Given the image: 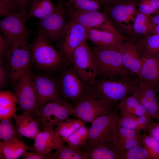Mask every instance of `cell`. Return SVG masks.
<instances>
[{
  "instance_id": "1",
  "label": "cell",
  "mask_w": 159,
  "mask_h": 159,
  "mask_svg": "<svg viewBox=\"0 0 159 159\" xmlns=\"http://www.w3.org/2000/svg\"><path fill=\"white\" fill-rule=\"evenodd\" d=\"M94 60L96 78L132 82L138 77L124 66L119 50L95 46L90 47Z\"/></svg>"
},
{
  "instance_id": "2",
  "label": "cell",
  "mask_w": 159,
  "mask_h": 159,
  "mask_svg": "<svg viewBox=\"0 0 159 159\" xmlns=\"http://www.w3.org/2000/svg\"><path fill=\"white\" fill-rule=\"evenodd\" d=\"M140 80L128 82L117 80L96 78L86 85L87 92L104 104L112 107L132 95L136 90Z\"/></svg>"
},
{
  "instance_id": "3",
  "label": "cell",
  "mask_w": 159,
  "mask_h": 159,
  "mask_svg": "<svg viewBox=\"0 0 159 159\" xmlns=\"http://www.w3.org/2000/svg\"><path fill=\"white\" fill-rule=\"evenodd\" d=\"M29 46L32 63L37 70L55 74L69 64L61 52L39 32Z\"/></svg>"
},
{
  "instance_id": "4",
  "label": "cell",
  "mask_w": 159,
  "mask_h": 159,
  "mask_svg": "<svg viewBox=\"0 0 159 159\" xmlns=\"http://www.w3.org/2000/svg\"><path fill=\"white\" fill-rule=\"evenodd\" d=\"M74 106L64 99L47 102L38 107L34 117L40 130L57 126L72 115Z\"/></svg>"
},
{
  "instance_id": "5",
  "label": "cell",
  "mask_w": 159,
  "mask_h": 159,
  "mask_svg": "<svg viewBox=\"0 0 159 159\" xmlns=\"http://www.w3.org/2000/svg\"><path fill=\"white\" fill-rule=\"evenodd\" d=\"M55 74L62 98L74 106L87 92L86 84L70 63Z\"/></svg>"
},
{
  "instance_id": "6",
  "label": "cell",
  "mask_w": 159,
  "mask_h": 159,
  "mask_svg": "<svg viewBox=\"0 0 159 159\" xmlns=\"http://www.w3.org/2000/svg\"><path fill=\"white\" fill-rule=\"evenodd\" d=\"M66 2L58 0L53 11L37 23L38 32L50 42H59L69 21Z\"/></svg>"
},
{
  "instance_id": "7",
  "label": "cell",
  "mask_w": 159,
  "mask_h": 159,
  "mask_svg": "<svg viewBox=\"0 0 159 159\" xmlns=\"http://www.w3.org/2000/svg\"><path fill=\"white\" fill-rule=\"evenodd\" d=\"M119 116L118 110L116 107L108 113L95 120L89 128V138L85 147L92 148L115 142V129Z\"/></svg>"
},
{
  "instance_id": "8",
  "label": "cell",
  "mask_w": 159,
  "mask_h": 159,
  "mask_svg": "<svg viewBox=\"0 0 159 159\" xmlns=\"http://www.w3.org/2000/svg\"><path fill=\"white\" fill-rule=\"evenodd\" d=\"M27 19V16L14 13L0 21V32L9 48L8 56L14 49L19 47L32 33V31L26 26Z\"/></svg>"
},
{
  "instance_id": "9",
  "label": "cell",
  "mask_w": 159,
  "mask_h": 159,
  "mask_svg": "<svg viewBox=\"0 0 159 159\" xmlns=\"http://www.w3.org/2000/svg\"><path fill=\"white\" fill-rule=\"evenodd\" d=\"M139 0H118L103 8V11L118 32L123 35L138 12Z\"/></svg>"
},
{
  "instance_id": "10",
  "label": "cell",
  "mask_w": 159,
  "mask_h": 159,
  "mask_svg": "<svg viewBox=\"0 0 159 159\" xmlns=\"http://www.w3.org/2000/svg\"><path fill=\"white\" fill-rule=\"evenodd\" d=\"M39 70L32 72V77L37 102V107L51 100L63 99L59 85L53 74Z\"/></svg>"
},
{
  "instance_id": "11",
  "label": "cell",
  "mask_w": 159,
  "mask_h": 159,
  "mask_svg": "<svg viewBox=\"0 0 159 159\" xmlns=\"http://www.w3.org/2000/svg\"><path fill=\"white\" fill-rule=\"evenodd\" d=\"M32 72L30 68L23 72L15 85L14 94L18 108L22 113H30L33 116L37 106Z\"/></svg>"
},
{
  "instance_id": "12",
  "label": "cell",
  "mask_w": 159,
  "mask_h": 159,
  "mask_svg": "<svg viewBox=\"0 0 159 159\" xmlns=\"http://www.w3.org/2000/svg\"><path fill=\"white\" fill-rule=\"evenodd\" d=\"M69 63L86 85L95 81L96 76L94 60L91 48L86 41L74 51Z\"/></svg>"
},
{
  "instance_id": "13",
  "label": "cell",
  "mask_w": 159,
  "mask_h": 159,
  "mask_svg": "<svg viewBox=\"0 0 159 159\" xmlns=\"http://www.w3.org/2000/svg\"><path fill=\"white\" fill-rule=\"evenodd\" d=\"M87 39V28L69 18L59 45V51L68 63H70L74 51Z\"/></svg>"
},
{
  "instance_id": "14",
  "label": "cell",
  "mask_w": 159,
  "mask_h": 159,
  "mask_svg": "<svg viewBox=\"0 0 159 159\" xmlns=\"http://www.w3.org/2000/svg\"><path fill=\"white\" fill-rule=\"evenodd\" d=\"M9 72V80L15 85L24 71L31 68L32 61L27 37L19 48L14 49L6 58Z\"/></svg>"
},
{
  "instance_id": "15",
  "label": "cell",
  "mask_w": 159,
  "mask_h": 159,
  "mask_svg": "<svg viewBox=\"0 0 159 159\" xmlns=\"http://www.w3.org/2000/svg\"><path fill=\"white\" fill-rule=\"evenodd\" d=\"M115 107L104 104L87 92L74 106L72 115L85 122L92 123L97 118L109 112Z\"/></svg>"
},
{
  "instance_id": "16",
  "label": "cell",
  "mask_w": 159,
  "mask_h": 159,
  "mask_svg": "<svg viewBox=\"0 0 159 159\" xmlns=\"http://www.w3.org/2000/svg\"><path fill=\"white\" fill-rule=\"evenodd\" d=\"M67 9L70 19L87 28L105 29L114 27L103 11Z\"/></svg>"
},
{
  "instance_id": "17",
  "label": "cell",
  "mask_w": 159,
  "mask_h": 159,
  "mask_svg": "<svg viewBox=\"0 0 159 159\" xmlns=\"http://www.w3.org/2000/svg\"><path fill=\"white\" fill-rule=\"evenodd\" d=\"M87 29V39L96 46L119 50L126 38L115 27L106 29Z\"/></svg>"
},
{
  "instance_id": "18",
  "label": "cell",
  "mask_w": 159,
  "mask_h": 159,
  "mask_svg": "<svg viewBox=\"0 0 159 159\" xmlns=\"http://www.w3.org/2000/svg\"><path fill=\"white\" fill-rule=\"evenodd\" d=\"M133 95L143 105L150 116L159 122V95L155 86L140 81Z\"/></svg>"
},
{
  "instance_id": "19",
  "label": "cell",
  "mask_w": 159,
  "mask_h": 159,
  "mask_svg": "<svg viewBox=\"0 0 159 159\" xmlns=\"http://www.w3.org/2000/svg\"><path fill=\"white\" fill-rule=\"evenodd\" d=\"M34 140V143L29 150L47 154L51 153L60 145L65 143L61 138L55 135L53 127L40 130Z\"/></svg>"
},
{
  "instance_id": "20",
  "label": "cell",
  "mask_w": 159,
  "mask_h": 159,
  "mask_svg": "<svg viewBox=\"0 0 159 159\" xmlns=\"http://www.w3.org/2000/svg\"><path fill=\"white\" fill-rule=\"evenodd\" d=\"M119 50L125 66L139 79L143 60L137 47L132 41L126 38Z\"/></svg>"
},
{
  "instance_id": "21",
  "label": "cell",
  "mask_w": 159,
  "mask_h": 159,
  "mask_svg": "<svg viewBox=\"0 0 159 159\" xmlns=\"http://www.w3.org/2000/svg\"><path fill=\"white\" fill-rule=\"evenodd\" d=\"M144 132L118 125L116 127L115 143L121 151L132 148L138 145H143L142 138Z\"/></svg>"
},
{
  "instance_id": "22",
  "label": "cell",
  "mask_w": 159,
  "mask_h": 159,
  "mask_svg": "<svg viewBox=\"0 0 159 159\" xmlns=\"http://www.w3.org/2000/svg\"><path fill=\"white\" fill-rule=\"evenodd\" d=\"M141 58L139 79L155 86L159 80V54L144 55Z\"/></svg>"
},
{
  "instance_id": "23",
  "label": "cell",
  "mask_w": 159,
  "mask_h": 159,
  "mask_svg": "<svg viewBox=\"0 0 159 159\" xmlns=\"http://www.w3.org/2000/svg\"><path fill=\"white\" fill-rule=\"evenodd\" d=\"M154 25L150 16L138 11L133 23L124 36L132 41L139 38L146 37L151 34Z\"/></svg>"
},
{
  "instance_id": "24",
  "label": "cell",
  "mask_w": 159,
  "mask_h": 159,
  "mask_svg": "<svg viewBox=\"0 0 159 159\" xmlns=\"http://www.w3.org/2000/svg\"><path fill=\"white\" fill-rule=\"evenodd\" d=\"M17 131L19 135L30 139H34L40 130L38 122L32 114L25 112L12 117Z\"/></svg>"
},
{
  "instance_id": "25",
  "label": "cell",
  "mask_w": 159,
  "mask_h": 159,
  "mask_svg": "<svg viewBox=\"0 0 159 159\" xmlns=\"http://www.w3.org/2000/svg\"><path fill=\"white\" fill-rule=\"evenodd\" d=\"M30 146L25 144L20 138L14 137L0 142V159H16L22 156Z\"/></svg>"
},
{
  "instance_id": "26",
  "label": "cell",
  "mask_w": 159,
  "mask_h": 159,
  "mask_svg": "<svg viewBox=\"0 0 159 159\" xmlns=\"http://www.w3.org/2000/svg\"><path fill=\"white\" fill-rule=\"evenodd\" d=\"M85 159H120V151L115 142H109L82 150Z\"/></svg>"
},
{
  "instance_id": "27",
  "label": "cell",
  "mask_w": 159,
  "mask_h": 159,
  "mask_svg": "<svg viewBox=\"0 0 159 159\" xmlns=\"http://www.w3.org/2000/svg\"><path fill=\"white\" fill-rule=\"evenodd\" d=\"M154 122L153 119L148 115L122 116L119 115L117 124L123 127L147 133Z\"/></svg>"
},
{
  "instance_id": "28",
  "label": "cell",
  "mask_w": 159,
  "mask_h": 159,
  "mask_svg": "<svg viewBox=\"0 0 159 159\" xmlns=\"http://www.w3.org/2000/svg\"><path fill=\"white\" fill-rule=\"evenodd\" d=\"M120 116H149L145 108L133 95L120 101L116 106Z\"/></svg>"
},
{
  "instance_id": "29",
  "label": "cell",
  "mask_w": 159,
  "mask_h": 159,
  "mask_svg": "<svg viewBox=\"0 0 159 159\" xmlns=\"http://www.w3.org/2000/svg\"><path fill=\"white\" fill-rule=\"evenodd\" d=\"M141 56L159 54V34H151L132 41Z\"/></svg>"
},
{
  "instance_id": "30",
  "label": "cell",
  "mask_w": 159,
  "mask_h": 159,
  "mask_svg": "<svg viewBox=\"0 0 159 159\" xmlns=\"http://www.w3.org/2000/svg\"><path fill=\"white\" fill-rule=\"evenodd\" d=\"M17 101L14 94L8 90L0 92V119L12 117L17 110Z\"/></svg>"
},
{
  "instance_id": "31",
  "label": "cell",
  "mask_w": 159,
  "mask_h": 159,
  "mask_svg": "<svg viewBox=\"0 0 159 159\" xmlns=\"http://www.w3.org/2000/svg\"><path fill=\"white\" fill-rule=\"evenodd\" d=\"M52 0H32L27 16V19L36 17L41 19L51 13L56 5Z\"/></svg>"
},
{
  "instance_id": "32",
  "label": "cell",
  "mask_w": 159,
  "mask_h": 159,
  "mask_svg": "<svg viewBox=\"0 0 159 159\" xmlns=\"http://www.w3.org/2000/svg\"><path fill=\"white\" fill-rule=\"evenodd\" d=\"M85 122L78 118H70L57 126L54 130L55 136L61 138L65 143L67 138L81 126Z\"/></svg>"
},
{
  "instance_id": "33",
  "label": "cell",
  "mask_w": 159,
  "mask_h": 159,
  "mask_svg": "<svg viewBox=\"0 0 159 159\" xmlns=\"http://www.w3.org/2000/svg\"><path fill=\"white\" fill-rule=\"evenodd\" d=\"M56 151L51 153L50 159H85L83 150L66 145L59 146Z\"/></svg>"
},
{
  "instance_id": "34",
  "label": "cell",
  "mask_w": 159,
  "mask_h": 159,
  "mask_svg": "<svg viewBox=\"0 0 159 159\" xmlns=\"http://www.w3.org/2000/svg\"><path fill=\"white\" fill-rule=\"evenodd\" d=\"M89 133V128L84 125L68 137L65 142L76 149H83L87 145Z\"/></svg>"
},
{
  "instance_id": "35",
  "label": "cell",
  "mask_w": 159,
  "mask_h": 159,
  "mask_svg": "<svg viewBox=\"0 0 159 159\" xmlns=\"http://www.w3.org/2000/svg\"><path fill=\"white\" fill-rule=\"evenodd\" d=\"M12 118L0 120V139L5 140L14 137L20 138Z\"/></svg>"
},
{
  "instance_id": "36",
  "label": "cell",
  "mask_w": 159,
  "mask_h": 159,
  "mask_svg": "<svg viewBox=\"0 0 159 159\" xmlns=\"http://www.w3.org/2000/svg\"><path fill=\"white\" fill-rule=\"evenodd\" d=\"M66 5L68 8L84 11H100L101 7L97 0H68Z\"/></svg>"
},
{
  "instance_id": "37",
  "label": "cell",
  "mask_w": 159,
  "mask_h": 159,
  "mask_svg": "<svg viewBox=\"0 0 159 159\" xmlns=\"http://www.w3.org/2000/svg\"><path fill=\"white\" fill-rule=\"evenodd\" d=\"M120 159H150V158L143 145H140L121 151Z\"/></svg>"
},
{
  "instance_id": "38",
  "label": "cell",
  "mask_w": 159,
  "mask_h": 159,
  "mask_svg": "<svg viewBox=\"0 0 159 159\" xmlns=\"http://www.w3.org/2000/svg\"><path fill=\"white\" fill-rule=\"evenodd\" d=\"M142 142L150 159H159V142L153 137L145 133L143 137Z\"/></svg>"
},
{
  "instance_id": "39",
  "label": "cell",
  "mask_w": 159,
  "mask_h": 159,
  "mask_svg": "<svg viewBox=\"0 0 159 159\" xmlns=\"http://www.w3.org/2000/svg\"><path fill=\"white\" fill-rule=\"evenodd\" d=\"M138 11L149 16L159 13V0H139Z\"/></svg>"
},
{
  "instance_id": "40",
  "label": "cell",
  "mask_w": 159,
  "mask_h": 159,
  "mask_svg": "<svg viewBox=\"0 0 159 159\" xmlns=\"http://www.w3.org/2000/svg\"><path fill=\"white\" fill-rule=\"evenodd\" d=\"M4 60L0 62V88L2 89L6 87L9 80V69Z\"/></svg>"
},
{
  "instance_id": "41",
  "label": "cell",
  "mask_w": 159,
  "mask_h": 159,
  "mask_svg": "<svg viewBox=\"0 0 159 159\" xmlns=\"http://www.w3.org/2000/svg\"><path fill=\"white\" fill-rule=\"evenodd\" d=\"M17 6L19 13L27 16L32 0H11Z\"/></svg>"
},
{
  "instance_id": "42",
  "label": "cell",
  "mask_w": 159,
  "mask_h": 159,
  "mask_svg": "<svg viewBox=\"0 0 159 159\" xmlns=\"http://www.w3.org/2000/svg\"><path fill=\"white\" fill-rule=\"evenodd\" d=\"M8 45L0 32V62L4 60L9 53Z\"/></svg>"
},
{
  "instance_id": "43",
  "label": "cell",
  "mask_w": 159,
  "mask_h": 159,
  "mask_svg": "<svg viewBox=\"0 0 159 159\" xmlns=\"http://www.w3.org/2000/svg\"><path fill=\"white\" fill-rule=\"evenodd\" d=\"M51 153L47 154L34 151L27 152L22 157L24 159H50Z\"/></svg>"
},
{
  "instance_id": "44",
  "label": "cell",
  "mask_w": 159,
  "mask_h": 159,
  "mask_svg": "<svg viewBox=\"0 0 159 159\" xmlns=\"http://www.w3.org/2000/svg\"><path fill=\"white\" fill-rule=\"evenodd\" d=\"M14 12L8 6L0 0V16L4 18L6 17Z\"/></svg>"
},
{
  "instance_id": "45",
  "label": "cell",
  "mask_w": 159,
  "mask_h": 159,
  "mask_svg": "<svg viewBox=\"0 0 159 159\" xmlns=\"http://www.w3.org/2000/svg\"><path fill=\"white\" fill-rule=\"evenodd\" d=\"M159 142V122H154L147 132Z\"/></svg>"
},
{
  "instance_id": "46",
  "label": "cell",
  "mask_w": 159,
  "mask_h": 159,
  "mask_svg": "<svg viewBox=\"0 0 159 159\" xmlns=\"http://www.w3.org/2000/svg\"><path fill=\"white\" fill-rule=\"evenodd\" d=\"M100 3L101 7L103 8L111 4L118 0H97Z\"/></svg>"
},
{
  "instance_id": "47",
  "label": "cell",
  "mask_w": 159,
  "mask_h": 159,
  "mask_svg": "<svg viewBox=\"0 0 159 159\" xmlns=\"http://www.w3.org/2000/svg\"><path fill=\"white\" fill-rule=\"evenodd\" d=\"M150 18L154 24H159V13L150 16Z\"/></svg>"
},
{
  "instance_id": "48",
  "label": "cell",
  "mask_w": 159,
  "mask_h": 159,
  "mask_svg": "<svg viewBox=\"0 0 159 159\" xmlns=\"http://www.w3.org/2000/svg\"><path fill=\"white\" fill-rule=\"evenodd\" d=\"M159 34V24H154L151 34Z\"/></svg>"
},
{
  "instance_id": "49",
  "label": "cell",
  "mask_w": 159,
  "mask_h": 159,
  "mask_svg": "<svg viewBox=\"0 0 159 159\" xmlns=\"http://www.w3.org/2000/svg\"><path fill=\"white\" fill-rule=\"evenodd\" d=\"M156 90L159 89V80L155 86Z\"/></svg>"
},
{
  "instance_id": "50",
  "label": "cell",
  "mask_w": 159,
  "mask_h": 159,
  "mask_svg": "<svg viewBox=\"0 0 159 159\" xmlns=\"http://www.w3.org/2000/svg\"><path fill=\"white\" fill-rule=\"evenodd\" d=\"M157 92L158 93L159 95V89L158 90H157Z\"/></svg>"
},
{
  "instance_id": "51",
  "label": "cell",
  "mask_w": 159,
  "mask_h": 159,
  "mask_svg": "<svg viewBox=\"0 0 159 159\" xmlns=\"http://www.w3.org/2000/svg\"></svg>"
},
{
  "instance_id": "52",
  "label": "cell",
  "mask_w": 159,
  "mask_h": 159,
  "mask_svg": "<svg viewBox=\"0 0 159 159\" xmlns=\"http://www.w3.org/2000/svg\"></svg>"
}]
</instances>
